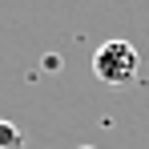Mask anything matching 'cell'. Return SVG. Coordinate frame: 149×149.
<instances>
[{
	"label": "cell",
	"mask_w": 149,
	"mask_h": 149,
	"mask_svg": "<svg viewBox=\"0 0 149 149\" xmlns=\"http://www.w3.org/2000/svg\"><path fill=\"white\" fill-rule=\"evenodd\" d=\"M141 69V56L129 40H105L97 52H93V73L105 81V85H129Z\"/></svg>",
	"instance_id": "1"
},
{
	"label": "cell",
	"mask_w": 149,
	"mask_h": 149,
	"mask_svg": "<svg viewBox=\"0 0 149 149\" xmlns=\"http://www.w3.org/2000/svg\"><path fill=\"white\" fill-rule=\"evenodd\" d=\"M81 149H93V145H81Z\"/></svg>",
	"instance_id": "3"
},
{
	"label": "cell",
	"mask_w": 149,
	"mask_h": 149,
	"mask_svg": "<svg viewBox=\"0 0 149 149\" xmlns=\"http://www.w3.org/2000/svg\"><path fill=\"white\" fill-rule=\"evenodd\" d=\"M24 145V137H20V129L12 121H0V149H20Z\"/></svg>",
	"instance_id": "2"
}]
</instances>
